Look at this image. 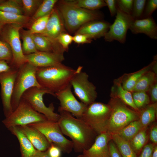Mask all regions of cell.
Here are the masks:
<instances>
[{
    "instance_id": "1",
    "label": "cell",
    "mask_w": 157,
    "mask_h": 157,
    "mask_svg": "<svg viewBox=\"0 0 157 157\" xmlns=\"http://www.w3.org/2000/svg\"><path fill=\"white\" fill-rule=\"evenodd\" d=\"M60 117L58 122L63 134L69 137L76 152H83L93 143L97 134L83 120L74 117L69 112L58 111Z\"/></svg>"
},
{
    "instance_id": "2",
    "label": "cell",
    "mask_w": 157,
    "mask_h": 157,
    "mask_svg": "<svg viewBox=\"0 0 157 157\" xmlns=\"http://www.w3.org/2000/svg\"><path fill=\"white\" fill-rule=\"evenodd\" d=\"M74 69L63 64L37 67V80L42 88L45 89L55 96V93L70 84V81L77 72Z\"/></svg>"
},
{
    "instance_id": "3",
    "label": "cell",
    "mask_w": 157,
    "mask_h": 157,
    "mask_svg": "<svg viewBox=\"0 0 157 157\" xmlns=\"http://www.w3.org/2000/svg\"><path fill=\"white\" fill-rule=\"evenodd\" d=\"M63 19L65 28L70 33L76 31L84 24L90 21L102 20L101 12L81 8L69 3L66 0L59 1L57 7Z\"/></svg>"
},
{
    "instance_id": "4",
    "label": "cell",
    "mask_w": 157,
    "mask_h": 157,
    "mask_svg": "<svg viewBox=\"0 0 157 157\" xmlns=\"http://www.w3.org/2000/svg\"><path fill=\"white\" fill-rule=\"evenodd\" d=\"M108 104L111 113L107 132L110 134L116 133L131 122L139 119V112L130 109L119 99L111 97Z\"/></svg>"
},
{
    "instance_id": "5",
    "label": "cell",
    "mask_w": 157,
    "mask_h": 157,
    "mask_svg": "<svg viewBox=\"0 0 157 157\" xmlns=\"http://www.w3.org/2000/svg\"><path fill=\"white\" fill-rule=\"evenodd\" d=\"M37 68L27 62L17 69L11 99L13 111L17 107L26 91L32 87L42 88L36 76Z\"/></svg>"
},
{
    "instance_id": "6",
    "label": "cell",
    "mask_w": 157,
    "mask_h": 157,
    "mask_svg": "<svg viewBox=\"0 0 157 157\" xmlns=\"http://www.w3.org/2000/svg\"><path fill=\"white\" fill-rule=\"evenodd\" d=\"M110 113L108 104L94 101L87 106L81 119L98 135L107 132Z\"/></svg>"
},
{
    "instance_id": "7",
    "label": "cell",
    "mask_w": 157,
    "mask_h": 157,
    "mask_svg": "<svg viewBox=\"0 0 157 157\" xmlns=\"http://www.w3.org/2000/svg\"><path fill=\"white\" fill-rule=\"evenodd\" d=\"M23 26L16 24H6L0 33V39L7 43L12 50L13 60L10 65L17 69L27 62L20 40L19 31Z\"/></svg>"
},
{
    "instance_id": "8",
    "label": "cell",
    "mask_w": 157,
    "mask_h": 157,
    "mask_svg": "<svg viewBox=\"0 0 157 157\" xmlns=\"http://www.w3.org/2000/svg\"><path fill=\"white\" fill-rule=\"evenodd\" d=\"M46 117L34 109L25 100L21 98L16 109L2 121L8 129L15 126L47 120Z\"/></svg>"
},
{
    "instance_id": "9",
    "label": "cell",
    "mask_w": 157,
    "mask_h": 157,
    "mask_svg": "<svg viewBox=\"0 0 157 157\" xmlns=\"http://www.w3.org/2000/svg\"><path fill=\"white\" fill-rule=\"evenodd\" d=\"M27 125L40 131L50 144H53L58 147L62 151L69 153L72 151L73 146V142L64 136L58 122L47 120Z\"/></svg>"
},
{
    "instance_id": "10",
    "label": "cell",
    "mask_w": 157,
    "mask_h": 157,
    "mask_svg": "<svg viewBox=\"0 0 157 157\" xmlns=\"http://www.w3.org/2000/svg\"><path fill=\"white\" fill-rule=\"evenodd\" d=\"M46 94H51L47 90L43 88L32 87L23 94L22 98L26 101L36 111L44 115L47 120L58 122L59 114L54 112V107L52 103L48 107L46 106L43 100V96Z\"/></svg>"
},
{
    "instance_id": "11",
    "label": "cell",
    "mask_w": 157,
    "mask_h": 157,
    "mask_svg": "<svg viewBox=\"0 0 157 157\" xmlns=\"http://www.w3.org/2000/svg\"><path fill=\"white\" fill-rule=\"evenodd\" d=\"M77 72L72 78L70 84L74 92L82 102L87 106L95 101L97 97L95 86L89 80V76L82 72L83 67L79 66Z\"/></svg>"
},
{
    "instance_id": "12",
    "label": "cell",
    "mask_w": 157,
    "mask_h": 157,
    "mask_svg": "<svg viewBox=\"0 0 157 157\" xmlns=\"http://www.w3.org/2000/svg\"><path fill=\"white\" fill-rule=\"evenodd\" d=\"M133 20L130 15L123 12L117 7L114 21L104 37L105 41L112 42L116 40L121 43H125L127 31Z\"/></svg>"
},
{
    "instance_id": "13",
    "label": "cell",
    "mask_w": 157,
    "mask_h": 157,
    "mask_svg": "<svg viewBox=\"0 0 157 157\" xmlns=\"http://www.w3.org/2000/svg\"><path fill=\"white\" fill-rule=\"evenodd\" d=\"M70 84L63 89L55 93L60 102L58 111L69 112L76 118L81 119L88 106L79 101L74 96Z\"/></svg>"
},
{
    "instance_id": "14",
    "label": "cell",
    "mask_w": 157,
    "mask_h": 157,
    "mask_svg": "<svg viewBox=\"0 0 157 157\" xmlns=\"http://www.w3.org/2000/svg\"><path fill=\"white\" fill-rule=\"evenodd\" d=\"M17 72V69L12 68L8 71L0 73L1 97L6 117L13 112L11 99Z\"/></svg>"
},
{
    "instance_id": "15",
    "label": "cell",
    "mask_w": 157,
    "mask_h": 157,
    "mask_svg": "<svg viewBox=\"0 0 157 157\" xmlns=\"http://www.w3.org/2000/svg\"><path fill=\"white\" fill-rule=\"evenodd\" d=\"M25 56L27 62L36 67L60 65L65 59L63 54L48 52L38 51Z\"/></svg>"
},
{
    "instance_id": "16",
    "label": "cell",
    "mask_w": 157,
    "mask_h": 157,
    "mask_svg": "<svg viewBox=\"0 0 157 157\" xmlns=\"http://www.w3.org/2000/svg\"><path fill=\"white\" fill-rule=\"evenodd\" d=\"M111 140V134L107 132L98 134L92 145L83 151V155L85 157H110L108 144Z\"/></svg>"
},
{
    "instance_id": "17",
    "label": "cell",
    "mask_w": 157,
    "mask_h": 157,
    "mask_svg": "<svg viewBox=\"0 0 157 157\" xmlns=\"http://www.w3.org/2000/svg\"><path fill=\"white\" fill-rule=\"evenodd\" d=\"M111 24L102 20L88 22L82 26L75 34H81L86 35L92 40L104 37L108 31Z\"/></svg>"
},
{
    "instance_id": "18",
    "label": "cell",
    "mask_w": 157,
    "mask_h": 157,
    "mask_svg": "<svg viewBox=\"0 0 157 157\" xmlns=\"http://www.w3.org/2000/svg\"><path fill=\"white\" fill-rule=\"evenodd\" d=\"M65 28L63 19L60 11L57 8H54L42 34L52 39L56 40L60 34L66 32Z\"/></svg>"
},
{
    "instance_id": "19",
    "label": "cell",
    "mask_w": 157,
    "mask_h": 157,
    "mask_svg": "<svg viewBox=\"0 0 157 157\" xmlns=\"http://www.w3.org/2000/svg\"><path fill=\"white\" fill-rule=\"evenodd\" d=\"M129 29L133 34L143 33L151 39H157V25L152 16L140 19H134Z\"/></svg>"
},
{
    "instance_id": "20",
    "label": "cell",
    "mask_w": 157,
    "mask_h": 157,
    "mask_svg": "<svg viewBox=\"0 0 157 157\" xmlns=\"http://www.w3.org/2000/svg\"><path fill=\"white\" fill-rule=\"evenodd\" d=\"M18 126L36 149L41 151L47 150L51 144L40 131L28 125Z\"/></svg>"
},
{
    "instance_id": "21",
    "label": "cell",
    "mask_w": 157,
    "mask_h": 157,
    "mask_svg": "<svg viewBox=\"0 0 157 157\" xmlns=\"http://www.w3.org/2000/svg\"><path fill=\"white\" fill-rule=\"evenodd\" d=\"M37 49L38 51L53 52L63 54L65 51L56 40L41 34H32Z\"/></svg>"
},
{
    "instance_id": "22",
    "label": "cell",
    "mask_w": 157,
    "mask_h": 157,
    "mask_svg": "<svg viewBox=\"0 0 157 157\" xmlns=\"http://www.w3.org/2000/svg\"><path fill=\"white\" fill-rule=\"evenodd\" d=\"M110 96L111 97L119 99L133 110L139 112L133 102L132 92L123 87L120 78L114 81L113 84L111 88Z\"/></svg>"
},
{
    "instance_id": "23",
    "label": "cell",
    "mask_w": 157,
    "mask_h": 157,
    "mask_svg": "<svg viewBox=\"0 0 157 157\" xmlns=\"http://www.w3.org/2000/svg\"><path fill=\"white\" fill-rule=\"evenodd\" d=\"M8 129L17 138L19 143L21 157H34L37 149L33 145L18 126Z\"/></svg>"
},
{
    "instance_id": "24",
    "label": "cell",
    "mask_w": 157,
    "mask_h": 157,
    "mask_svg": "<svg viewBox=\"0 0 157 157\" xmlns=\"http://www.w3.org/2000/svg\"><path fill=\"white\" fill-rule=\"evenodd\" d=\"M154 60L147 66L135 72L124 74L120 78L123 87L131 92L140 78L145 73L151 70Z\"/></svg>"
},
{
    "instance_id": "25",
    "label": "cell",
    "mask_w": 157,
    "mask_h": 157,
    "mask_svg": "<svg viewBox=\"0 0 157 157\" xmlns=\"http://www.w3.org/2000/svg\"><path fill=\"white\" fill-rule=\"evenodd\" d=\"M157 103L149 104L139 112V120L143 128L147 127L155 119L157 113Z\"/></svg>"
},
{
    "instance_id": "26",
    "label": "cell",
    "mask_w": 157,
    "mask_h": 157,
    "mask_svg": "<svg viewBox=\"0 0 157 157\" xmlns=\"http://www.w3.org/2000/svg\"><path fill=\"white\" fill-rule=\"evenodd\" d=\"M156 74L151 70L145 73L138 80L132 92L148 91L151 86L156 82Z\"/></svg>"
},
{
    "instance_id": "27",
    "label": "cell",
    "mask_w": 157,
    "mask_h": 157,
    "mask_svg": "<svg viewBox=\"0 0 157 157\" xmlns=\"http://www.w3.org/2000/svg\"><path fill=\"white\" fill-rule=\"evenodd\" d=\"M111 139L117 146L122 157H137L136 153L129 142L116 134H111Z\"/></svg>"
},
{
    "instance_id": "28",
    "label": "cell",
    "mask_w": 157,
    "mask_h": 157,
    "mask_svg": "<svg viewBox=\"0 0 157 157\" xmlns=\"http://www.w3.org/2000/svg\"><path fill=\"white\" fill-rule=\"evenodd\" d=\"M29 20V17L0 10V23L3 25L16 24L24 25Z\"/></svg>"
},
{
    "instance_id": "29",
    "label": "cell",
    "mask_w": 157,
    "mask_h": 157,
    "mask_svg": "<svg viewBox=\"0 0 157 157\" xmlns=\"http://www.w3.org/2000/svg\"><path fill=\"white\" fill-rule=\"evenodd\" d=\"M142 129L138 120L131 122L115 134L129 142Z\"/></svg>"
},
{
    "instance_id": "30",
    "label": "cell",
    "mask_w": 157,
    "mask_h": 157,
    "mask_svg": "<svg viewBox=\"0 0 157 157\" xmlns=\"http://www.w3.org/2000/svg\"><path fill=\"white\" fill-rule=\"evenodd\" d=\"M69 3L77 7L91 10H96L106 6L103 0H66Z\"/></svg>"
},
{
    "instance_id": "31",
    "label": "cell",
    "mask_w": 157,
    "mask_h": 157,
    "mask_svg": "<svg viewBox=\"0 0 157 157\" xmlns=\"http://www.w3.org/2000/svg\"><path fill=\"white\" fill-rule=\"evenodd\" d=\"M21 36L22 40V51L25 55L38 51L36 47L33 39L32 34L29 30H23L22 31Z\"/></svg>"
},
{
    "instance_id": "32",
    "label": "cell",
    "mask_w": 157,
    "mask_h": 157,
    "mask_svg": "<svg viewBox=\"0 0 157 157\" xmlns=\"http://www.w3.org/2000/svg\"><path fill=\"white\" fill-rule=\"evenodd\" d=\"M57 0H44L42 1L35 13L33 15L32 21L33 22L36 19L50 14Z\"/></svg>"
},
{
    "instance_id": "33",
    "label": "cell",
    "mask_w": 157,
    "mask_h": 157,
    "mask_svg": "<svg viewBox=\"0 0 157 157\" xmlns=\"http://www.w3.org/2000/svg\"><path fill=\"white\" fill-rule=\"evenodd\" d=\"M0 10L20 15H24L21 0H5L0 4Z\"/></svg>"
},
{
    "instance_id": "34",
    "label": "cell",
    "mask_w": 157,
    "mask_h": 157,
    "mask_svg": "<svg viewBox=\"0 0 157 157\" xmlns=\"http://www.w3.org/2000/svg\"><path fill=\"white\" fill-rule=\"evenodd\" d=\"M147 139V128H144L140 131L129 142L131 147L136 153L144 147Z\"/></svg>"
},
{
    "instance_id": "35",
    "label": "cell",
    "mask_w": 157,
    "mask_h": 157,
    "mask_svg": "<svg viewBox=\"0 0 157 157\" xmlns=\"http://www.w3.org/2000/svg\"><path fill=\"white\" fill-rule=\"evenodd\" d=\"M133 102L139 111L149 104L150 99L146 92L135 91L132 92Z\"/></svg>"
},
{
    "instance_id": "36",
    "label": "cell",
    "mask_w": 157,
    "mask_h": 157,
    "mask_svg": "<svg viewBox=\"0 0 157 157\" xmlns=\"http://www.w3.org/2000/svg\"><path fill=\"white\" fill-rule=\"evenodd\" d=\"M21 1L24 14V15L29 17V16L34 15L42 1L22 0Z\"/></svg>"
},
{
    "instance_id": "37",
    "label": "cell",
    "mask_w": 157,
    "mask_h": 157,
    "mask_svg": "<svg viewBox=\"0 0 157 157\" xmlns=\"http://www.w3.org/2000/svg\"><path fill=\"white\" fill-rule=\"evenodd\" d=\"M50 14L39 18L33 22L29 30L31 33L42 34L43 33Z\"/></svg>"
},
{
    "instance_id": "38",
    "label": "cell",
    "mask_w": 157,
    "mask_h": 157,
    "mask_svg": "<svg viewBox=\"0 0 157 157\" xmlns=\"http://www.w3.org/2000/svg\"><path fill=\"white\" fill-rule=\"evenodd\" d=\"M146 0H134L131 15L134 20L142 19L145 5Z\"/></svg>"
},
{
    "instance_id": "39",
    "label": "cell",
    "mask_w": 157,
    "mask_h": 157,
    "mask_svg": "<svg viewBox=\"0 0 157 157\" xmlns=\"http://www.w3.org/2000/svg\"><path fill=\"white\" fill-rule=\"evenodd\" d=\"M13 60V54L11 49L6 42L0 39V60H3L11 63Z\"/></svg>"
},
{
    "instance_id": "40",
    "label": "cell",
    "mask_w": 157,
    "mask_h": 157,
    "mask_svg": "<svg viewBox=\"0 0 157 157\" xmlns=\"http://www.w3.org/2000/svg\"><path fill=\"white\" fill-rule=\"evenodd\" d=\"M56 40L65 51H67L69 45L73 41V36L66 32L60 34Z\"/></svg>"
},
{
    "instance_id": "41",
    "label": "cell",
    "mask_w": 157,
    "mask_h": 157,
    "mask_svg": "<svg viewBox=\"0 0 157 157\" xmlns=\"http://www.w3.org/2000/svg\"><path fill=\"white\" fill-rule=\"evenodd\" d=\"M133 0H117L118 8L124 13L131 15L133 4Z\"/></svg>"
},
{
    "instance_id": "42",
    "label": "cell",
    "mask_w": 157,
    "mask_h": 157,
    "mask_svg": "<svg viewBox=\"0 0 157 157\" xmlns=\"http://www.w3.org/2000/svg\"><path fill=\"white\" fill-rule=\"evenodd\" d=\"M157 8V0H148L146 1L142 19L151 16L152 13Z\"/></svg>"
},
{
    "instance_id": "43",
    "label": "cell",
    "mask_w": 157,
    "mask_h": 157,
    "mask_svg": "<svg viewBox=\"0 0 157 157\" xmlns=\"http://www.w3.org/2000/svg\"><path fill=\"white\" fill-rule=\"evenodd\" d=\"M92 41L88 36L81 34H75L73 36V41L78 44H83L84 43H90Z\"/></svg>"
},
{
    "instance_id": "44",
    "label": "cell",
    "mask_w": 157,
    "mask_h": 157,
    "mask_svg": "<svg viewBox=\"0 0 157 157\" xmlns=\"http://www.w3.org/2000/svg\"><path fill=\"white\" fill-rule=\"evenodd\" d=\"M47 151L50 157H60L62 151L59 147L53 144H51Z\"/></svg>"
},
{
    "instance_id": "45",
    "label": "cell",
    "mask_w": 157,
    "mask_h": 157,
    "mask_svg": "<svg viewBox=\"0 0 157 157\" xmlns=\"http://www.w3.org/2000/svg\"><path fill=\"white\" fill-rule=\"evenodd\" d=\"M154 147V144L152 143L144 145L139 157H151Z\"/></svg>"
},
{
    "instance_id": "46",
    "label": "cell",
    "mask_w": 157,
    "mask_h": 157,
    "mask_svg": "<svg viewBox=\"0 0 157 157\" xmlns=\"http://www.w3.org/2000/svg\"><path fill=\"white\" fill-rule=\"evenodd\" d=\"M104 1L106 6L108 7L111 16L115 15L117 9V0H105Z\"/></svg>"
},
{
    "instance_id": "47",
    "label": "cell",
    "mask_w": 157,
    "mask_h": 157,
    "mask_svg": "<svg viewBox=\"0 0 157 157\" xmlns=\"http://www.w3.org/2000/svg\"><path fill=\"white\" fill-rule=\"evenodd\" d=\"M108 145L110 157H122L115 144L112 140L109 142Z\"/></svg>"
},
{
    "instance_id": "48",
    "label": "cell",
    "mask_w": 157,
    "mask_h": 157,
    "mask_svg": "<svg viewBox=\"0 0 157 157\" xmlns=\"http://www.w3.org/2000/svg\"><path fill=\"white\" fill-rule=\"evenodd\" d=\"M149 91V92L151 100L152 103H157V83L156 82L151 86Z\"/></svg>"
},
{
    "instance_id": "49",
    "label": "cell",
    "mask_w": 157,
    "mask_h": 157,
    "mask_svg": "<svg viewBox=\"0 0 157 157\" xmlns=\"http://www.w3.org/2000/svg\"><path fill=\"white\" fill-rule=\"evenodd\" d=\"M149 138L151 141L154 144L157 143V126L154 125L151 128L150 132Z\"/></svg>"
},
{
    "instance_id": "50",
    "label": "cell",
    "mask_w": 157,
    "mask_h": 157,
    "mask_svg": "<svg viewBox=\"0 0 157 157\" xmlns=\"http://www.w3.org/2000/svg\"><path fill=\"white\" fill-rule=\"evenodd\" d=\"M11 69V67L6 61L0 60V73L8 71Z\"/></svg>"
},
{
    "instance_id": "51",
    "label": "cell",
    "mask_w": 157,
    "mask_h": 157,
    "mask_svg": "<svg viewBox=\"0 0 157 157\" xmlns=\"http://www.w3.org/2000/svg\"><path fill=\"white\" fill-rule=\"evenodd\" d=\"M34 157H50L47 150L41 151L37 150Z\"/></svg>"
},
{
    "instance_id": "52",
    "label": "cell",
    "mask_w": 157,
    "mask_h": 157,
    "mask_svg": "<svg viewBox=\"0 0 157 157\" xmlns=\"http://www.w3.org/2000/svg\"><path fill=\"white\" fill-rule=\"evenodd\" d=\"M151 157H157V147L155 146L154 147L152 153Z\"/></svg>"
},
{
    "instance_id": "53",
    "label": "cell",
    "mask_w": 157,
    "mask_h": 157,
    "mask_svg": "<svg viewBox=\"0 0 157 157\" xmlns=\"http://www.w3.org/2000/svg\"><path fill=\"white\" fill-rule=\"evenodd\" d=\"M4 25H3L1 23H0V33L1 32V31Z\"/></svg>"
},
{
    "instance_id": "54",
    "label": "cell",
    "mask_w": 157,
    "mask_h": 157,
    "mask_svg": "<svg viewBox=\"0 0 157 157\" xmlns=\"http://www.w3.org/2000/svg\"><path fill=\"white\" fill-rule=\"evenodd\" d=\"M5 1V0H0V4L2 3L3 2Z\"/></svg>"
},
{
    "instance_id": "55",
    "label": "cell",
    "mask_w": 157,
    "mask_h": 157,
    "mask_svg": "<svg viewBox=\"0 0 157 157\" xmlns=\"http://www.w3.org/2000/svg\"><path fill=\"white\" fill-rule=\"evenodd\" d=\"M78 157H85L83 155H80L78 156Z\"/></svg>"
}]
</instances>
